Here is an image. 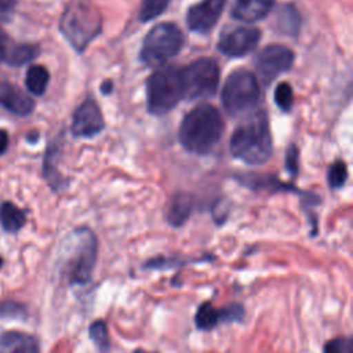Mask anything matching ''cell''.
Returning <instances> with one entry per match:
<instances>
[{
	"label": "cell",
	"instance_id": "e575fe53",
	"mask_svg": "<svg viewBox=\"0 0 353 353\" xmlns=\"http://www.w3.org/2000/svg\"><path fill=\"white\" fill-rule=\"evenodd\" d=\"M1 263H3V259H1V258H0V266H1Z\"/></svg>",
	"mask_w": 353,
	"mask_h": 353
},
{
	"label": "cell",
	"instance_id": "83f0119b",
	"mask_svg": "<svg viewBox=\"0 0 353 353\" xmlns=\"http://www.w3.org/2000/svg\"><path fill=\"white\" fill-rule=\"evenodd\" d=\"M323 353H353L352 336H336L325 342Z\"/></svg>",
	"mask_w": 353,
	"mask_h": 353
},
{
	"label": "cell",
	"instance_id": "277c9868",
	"mask_svg": "<svg viewBox=\"0 0 353 353\" xmlns=\"http://www.w3.org/2000/svg\"><path fill=\"white\" fill-rule=\"evenodd\" d=\"M59 30L76 51L83 52L101 32L99 11L90 0H72L61 17Z\"/></svg>",
	"mask_w": 353,
	"mask_h": 353
},
{
	"label": "cell",
	"instance_id": "9c48e42d",
	"mask_svg": "<svg viewBox=\"0 0 353 353\" xmlns=\"http://www.w3.org/2000/svg\"><path fill=\"white\" fill-rule=\"evenodd\" d=\"M245 316L241 303H229L223 307H215L211 301H205L197 306L194 313V325L200 331H211L219 324L241 323Z\"/></svg>",
	"mask_w": 353,
	"mask_h": 353
},
{
	"label": "cell",
	"instance_id": "4dcf8cb0",
	"mask_svg": "<svg viewBox=\"0 0 353 353\" xmlns=\"http://www.w3.org/2000/svg\"><path fill=\"white\" fill-rule=\"evenodd\" d=\"M15 7V0H0V22L11 15Z\"/></svg>",
	"mask_w": 353,
	"mask_h": 353
},
{
	"label": "cell",
	"instance_id": "52a82bcc",
	"mask_svg": "<svg viewBox=\"0 0 353 353\" xmlns=\"http://www.w3.org/2000/svg\"><path fill=\"white\" fill-rule=\"evenodd\" d=\"M259 95L261 88L255 74L248 70H236L223 84L222 103L230 116H237L254 108Z\"/></svg>",
	"mask_w": 353,
	"mask_h": 353
},
{
	"label": "cell",
	"instance_id": "484cf974",
	"mask_svg": "<svg viewBox=\"0 0 353 353\" xmlns=\"http://www.w3.org/2000/svg\"><path fill=\"white\" fill-rule=\"evenodd\" d=\"M346 179H347V167H346L345 161L338 160L330 165L328 172H327V181H328L330 188L339 189L345 185Z\"/></svg>",
	"mask_w": 353,
	"mask_h": 353
},
{
	"label": "cell",
	"instance_id": "d6a6232c",
	"mask_svg": "<svg viewBox=\"0 0 353 353\" xmlns=\"http://www.w3.org/2000/svg\"><path fill=\"white\" fill-rule=\"evenodd\" d=\"M101 91L103 94H109L112 91V81H105L102 85H101Z\"/></svg>",
	"mask_w": 353,
	"mask_h": 353
},
{
	"label": "cell",
	"instance_id": "9a60e30c",
	"mask_svg": "<svg viewBox=\"0 0 353 353\" xmlns=\"http://www.w3.org/2000/svg\"><path fill=\"white\" fill-rule=\"evenodd\" d=\"M274 6V0H236L232 17L243 22H256L268 17Z\"/></svg>",
	"mask_w": 353,
	"mask_h": 353
},
{
	"label": "cell",
	"instance_id": "836d02e7",
	"mask_svg": "<svg viewBox=\"0 0 353 353\" xmlns=\"http://www.w3.org/2000/svg\"><path fill=\"white\" fill-rule=\"evenodd\" d=\"M132 353H157V352H149V350H145V349H137Z\"/></svg>",
	"mask_w": 353,
	"mask_h": 353
},
{
	"label": "cell",
	"instance_id": "ac0fdd59",
	"mask_svg": "<svg viewBox=\"0 0 353 353\" xmlns=\"http://www.w3.org/2000/svg\"><path fill=\"white\" fill-rule=\"evenodd\" d=\"M26 222L25 212L12 204L11 201H4L0 205V225L8 233L18 232Z\"/></svg>",
	"mask_w": 353,
	"mask_h": 353
},
{
	"label": "cell",
	"instance_id": "cb8c5ba5",
	"mask_svg": "<svg viewBox=\"0 0 353 353\" xmlns=\"http://www.w3.org/2000/svg\"><path fill=\"white\" fill-rule=\"evenodd\" d=\"M212 259V256L207 255L204 258H196V259H179V258H164V256H157V258H152L148 259L142 268L143 269H152V270H168V269H174L178 266H183L189 262H203V261H210Z\"/></svg>",
	"mask_w": 353,
	"mask_h": 353
},
{
	"label": "cell",
	"instance_id": "2e32d148",
	"mask_svg": "<svg viewBox=\"0 0 353 353\" xmlns=\"http://www.w3.org/2000/svg\"><path fill=\"white\" fill-rule=\"evenodd\" d=\"M0 353H40L34 336L21 331L0 334Z\"/></svg>",
	"mask_w": 353,
	"mask_h": 353
},
{
	"label": "cell",
	"instance_id": "44dd1931",
	"mask_svg": "<svg viewBox=\"0 0 353 353\" xmlns=\"http://www.w3.org/2000/svg\"><path fill=\"white\" fill-rule=\"evenodd\" d=\"M59 152V146L54 142L52 145L48 146L46 157H44V164H43V170H44V176L48 181V183L52 186V189L58 190L61 189L65 182H62V176L59 175L58 170H57V156Z\"/></svg>",
	"mask_w": 353,
	"mask_h": 353
},
{
	"label": "cell",
	"instance_id": "30bf717a",
	"mask_svg": "<svg viewBox=\"0 0 353 353\" xmlns=\"http://www.w3.org/2000/svg\"><path fill=\"white\" fill-rule=\"evenodd\" d=\"M294 62V52L281 44L265 47L256 58V70L266 84L287 72Z\"/></svg>",
	"mask_w": 353,
	"mask_h": 353
},
{
	"label": "cell",
	"instance_id": "7c38bea8",
	"mask_svg": "<svg viewBox=\"0 0 353 353\" xmlns=\"http://www.w3.org/2000/svg\"><path fill=\"white\" fill-rule=\"evenodd\" d=\"M261 39V32L255 28H237L225 33L218 41V50L232 58L244 57L252 52Z\"/></svg>",
	"mask_w": 353,
	"mask_h": 353
},
{
	"label": "cell",
	"instance_id": "f1b7e54d",
	"mask_svg": "<svg viewBox=\"0 0 353 353\" xmlns=\"http://www.w3.org/2000/svg\"><path fill=\"white\" fill-rule=\"evenodd\" d=\"M25 316V307L17 302H0V317H19Z\"/></svg>",
	"mask_w": 353,
	"mask_h": 353
},
{
	"label": "cell",
	"instance_id": "ba28073f",
	"mask_svg": "<svg viewBox=\"0 0 353 353\" xmlns=\"http://www.w3.org/2000/svg\"><path fill=\"white\" fill-rule=\"evenodd\" d=\"M183 97L205 98L215 94L219 84V66L214 59L201 58L181 69Z\"/></svg>",
	"mask_w": 353,
	"mask_h": 353
},
{
	"label": "cell",
	"instance_id": "5bb4252c",
	"mask_svg": "<svg viewBox=\"0 0 353 353\" xmlns=\"http://www.w3.org/2000/svg\"><path fill=\"white\" fill-rule=\"evenodd\" d=\"M0 105L17 116H28L34 109L33 99L10 83L0 84Z\"/></svg>",
	"mask_w": 353,
	"mask_h": 353
},
{
	"label": "cell",
	"instance_id": "7402d4cb",
	"mask_svg": "<svg viewBox=\"0 0 353 353\" xmlns=\"http://www.w3.org/2000/svg\"><path fill=\"white\" fill-rule=\"evenodd\" d=\"M299 26H301V18L298 11L292 6L285 4L279 12V18H277L279 30L284 34L296 36V33L299 32Z\"/></svg>",
	"mask_w": 353,
	"mask_h": 353
},
{
	"label": "cell",
	"instance_id": "1f68e13d",
	"mask_svg": "<svg viewBox=\"0 0 353 353\" xmlns=\"http://www.w3.org/2000/svg\"><path fill=\"white\" fill-rule=\"evenodd\" d=\"M7 148H8V132L0 128V156L7 150Z\"/></svg>",
	"mask_w": 353,
	"mask_h": 353
},
{
	"label": "cell",
	"instance_id": "8992f818",
	"mask_svg": "<svg viewBox=\"0 0 353 353\" xmlns=\"http://www.w3.org/2000/svg\"><path fill=\"white\" fill-rule=\"evenodd\" d=\"M183 46V33L171 22H161L152 28L141 47V61L149 66H160L175 57Z\"/></svg>",
	"mask_w": 353,
	"mask_h": 353
},
{
	"label": "cell",
	"instance_id": "d6986e66",
	"mask_svg": "<svg viewBox=\"0 0 353 353\" xmlns=\"http://www.w3.org/2000/svg\"><path fill=\"white\" fill-rule=\"evenodd\" d=\"M50 81V73L43 65H32L25 74V85L33 95H43Z\"/></svg>",
	"mask_w": 353,
	"mask_h": 353
},
{
	"label": "cell",
	"instance_id": "603a6c76",
	"mask_svg": "<svg viewBox=\"0 0 353 353\" xmlns=\"http://www.w3.org/2000/svg\"><path fill=\"white\" fill-rule=\"evenodd\" d=\"M88 336L99 353H108L110 350V336L108 325L103 320L97 319L90 324Z\"/></svg>",
	"mask_w": 353,
	"mask_h": 353
},
{
	"label": "cell",
	"instance_id": "4316f807",
	"mask_svg": "<svg viewBox=\"0 0 353 353\" xmlns=\"http://www.w3.org/2000/svg\"><path fill=\"white\" fill-rule=\"evenodd\" d=\"M274 102L283 110L288 112L294 103V91L288 83H280L274 90Z\"/></svg>",
	"mask_w": 353,
	"mask_h": 353
},
{
	"label": "cell",
	"instance_id": "8fae6325",
	"mask_svg": "<svg viewBox=\"0 0 353 353\" xmlns=\"http://www.w3.org/2000/svg\"><path fill=\"white\" fill-rule=\"evenodd\" d=\"M226 0H201L193 4L186 12V25L189 30L205 34L216 25Z\"/></svg>",
	"mask_w": 353,
	"mask_h": 353
},
{
	"label": "cell",
	"instance_id": "4fadbf2b",
	"mask_svg": "<svg viewBox=\"0 0 353 353\" xmlns=\"http://www.w3.org/2000/svg\"><path fill=\"white\" fill-rule=\"evenodd\" d=\"M101 109L92 98H87L74 112L72 120V134L74 137L91 138L103 130Z\"/></svg>",
	"mask_w": 353,
	"mask_h": 353
},
{
	"label": "cell",
	"instance_id": "5b68a950",
	"mask_svg": "<svg viewBox=\"0 0 353 353\" xmlns=\"http://www.w3.org/2000/svg\"><path fill=\"white\" fill-rule=\"evenodd\" d=\"M183 98V83L181 69L164 66L148 79L146 99L148 110L154 116L168 113Z\"/></svg>",
	"mask_w": 353,
	"mask_h": 353
},
{
	"label": "cell",
	"instance_id": "7a4b0ae2",
	"mask_svg": "<svg viewBox=\"0 0 353 353\" xmlns=\"http://www.w3.org/2000/svg\"><path fill=\"white\" fill-rule=\"evenodd\" d=\"M232 154L251 165H259L272 154V135L266 112L259 109L245 117L230 138Z\"/></svg>",
	"mask_w": 353,
	"mask_h": 353
},
{
	"label": "cell",
	"instance_id": "e0dca14e",
	"mask_svg": "<svg viewBox=\"0 0 353 353\" xmlns=\"http://www.w3.org/2000/svg\"><path fill=\"white\" fill-rule=\"evenodd\" d=\"M192 210H193L192 194L183 193V192L175 193L167 208V214H165L167 222L174 228H179L189 219Z\"/></svg>",
	"mask_w": 353,
	"mask_h": 353
},
{
	"label": "cell",
	"instance_id": "d4e9b609",
	"mask_svg": "<svg viewBox=\"0 0 353 353\" xmlns=\"http://www.w3.org/2000/svg\"><path fill=\"white\" fill-rule=\"evenodd\" d=\"M171 0H143L139 10V19L142 22H149L159 17L170 4Z\"/></svg>",
	"mask_w": 353,
	"mask_h": 353
},
{
	"label": "cell",
	"instance_id": "3957f363",
	"mask_svg": "<svg viewBox=\"0 0 353 353\" xmlns=\"http://www.w3.org/2000/svg\"><path fill=\"white\" fill-rule=\"evenodd\" d=\"M222 134L223 120L218 109L210 103H201L185 114L178 138L186 150L204 154L212 150Z\"/></svg>",
	"mask_w": 353,
	"mask_h": 353
},
{
	"label": "cell",
	"instance_id": "ffe728a7",
	"mask_svg": "<svg viewBox=\"0 0 353 353\" xmlns=\"http://www.w3.org/2000/svg\"><path fill=\"white\" fill-rule=\"evenodd\" d=\"M39 54V48L33 44H17L14 47H7L4 52V61L11 66H22Z\"/></svg>",
	"mask_w": 353,
	"mask_h": 353
},
{
	"label": "cell",
	"instance_id": "f546056e",
	"mask_svg": "<svg viewBox=\"0 0 353 353\" xmlns=\"http://www.w3.org/2000/svg\"><path fill=\"white\" fill-rule=\"evenodd\" d=\"M285 168L294 176L298 172V149L295 145H291L285 153Z\"/></svg>",
	"mask_w": 353,
	"mask_h": 353
},
{
	"label": "cell",
	"instance_id": "6da1fadb",
	"mask_svg": "<svg viewBox=\"0 0 353 353\" xmlns=\"http://www.w3.org/2000/svg\"><path fill=\"white\" fill-rule=\"evenodd\" d=\"M98 259V240L88 228L69 233L59 248V270L72 285H87Z\"/></svg>",
	"mask_w": 353,
	"mask_h": 353
}]
</instances>
